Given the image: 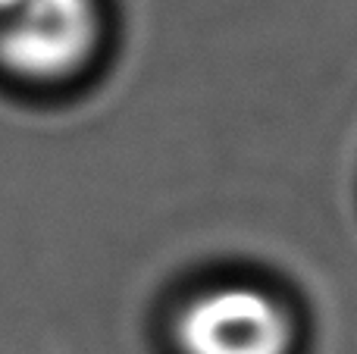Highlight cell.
<instances>
[{"instance_id": "1", "label": "cell", "mask_w": 357, "mask_h": 354, "mask_svg": "<svg viewBox=\"0 0 357 354\" xmlns=\"http://www.w3.org/2000/svg\"><path fill=\"white\" fill-rule=\"evenodd\" d=\"M98 41L94 0H16L0 19V63L19 79L73 75Z\"/></svg>"}, {"instance_id": "2", "label": "cell", "mask_w": 357, "mask_h": 354, "mask_svg": "<svg viewBox=\"0 0 357 354\" xmlns=\"http://www.w3.org/2000/svg\"><path fill=\"white\" fill-rule=\"evenodd\" d=\"M176 339L185 354H285L291 326L266 292L222 286L185 305Z\"/></svg>"}, {"instance_id": "3", "label": "cell", "mask_w": 357, "mask_h": 354, "mask_svg": "<svg viewBox=\"0 0 357 354\" xmlns=\"http://www.w3.org/2000/svg\"><path fill=\"white\" fill-rule=\"evenodd\" d=\"M13 3H16V0H0V19H3L6 13L13 10Z\"/></svg>"}]
</instances>
